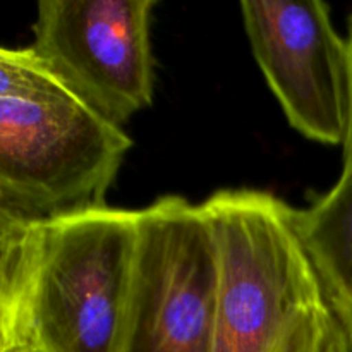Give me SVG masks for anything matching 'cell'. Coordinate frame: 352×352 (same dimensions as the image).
Wrapping results in <instances>:
<instances>
[{"mask_svg": "<svg viewBox=\"0 0 352 352\" xmlns=\"http://www.w3.org/2000/svg\"><path fill=\"white\" fill-rule=\"evenodd\" d=\"M133 146L31 47L0 50V215L36 222L105 205Z\"/></svg>", "mask_w": 352, "mask_h": 352, "instance_id": "3", "label": "cell"}, {"mask_svg": "<svg viewBox=\"0 0 352 352\" xmlns=\"http://www.w3.org/2000/svg\"><path fill=\"white\" fill-rule=\"evenodd\" d=\"M254 58L289 124L313 141L344 144L351 116L349 47L320 0L241 3Z\"/></svg>", "mask_w": 352, "mask_h": 352, "instance_id": "6", "label": "cell"}, {"mask_svg": "<svg viewBox=\"0 0 352 352\" xmlns=\"http://www.w3.org/2000/svg\"><path fill=\"white\" fill-rule=\"evenodd\" d=\"M136 248L138 210L0 215V351L120 352Z\"/></svg>", "mask_w": 352, "mask_h": 352, "instance_id": "1", "label": "cell"}, {"mask_svg": "<svg viewBox=\"0 0 352 352\" xmlns=\"http://www.w3.org/2000/svg\"><path fill=\"white\" fill-rule=\"evenodd\" d=\"M301 239L337 308L352 302V174L308 208L296 210Z\"/></svg>", "mask_w": 352, "mask_h": 352, "instance_id": "7", "label": "cell"}, {"mask_svg": "<svg viewBox=\"0 0 352 352\" xmlns=\"http://www.w3.org/2000/svg\"><path fill=\"white\" fill-rule=\"evenodd\" d=\"M342 318H344V323H346L347 327V332H349V337H351V342H352V302L349 306H346V308L342 309Z\"/></svg>", "mask_w": 352, "mask_h": 352, "instance_id": "9", "label": "cell"}, {"mask_svg": "<svg viewBox=\"0 0 352 352\" xmlns=\"http://www.w3.org/2000/svg\"><path fill=\"white\" fill-rule=\"evenodd\" d=\"M349 47V71H351V116H349V129H347L346 141H344V155H342V174L340 177L352 174V21H351V34L347 40Z\"/></svg>", "mask_w": 352, "mask_h": 352, "instance_id": "8", "label": "cell"}, {"mask_svg": "<svg viewBox=\"0 0 352 352\" xmlns=\"http://www.w3.org/2000/svg\"><path fill=\"white\" fill-rule=\"evenodd\" d=\"M155 0H41L31 48L103 117L122 126L153 102Z\"/></svg>", "mask_w": 352, "mask_h": 352, "instance_id": "5", "label": "cell"}, {"mask_svg": "<svg viewBox=\"0 0 352 352\" xmlns=\"http://www.w3.org/2000/svg\"><path fill=\"white\" fill-rule=\"evenodd\" d=\"M199 205L220 258L215 352H352L296 208L248 188L220 189Z\"/></svg>", "mask_w": 352, "mask_h": 352, "instance_id": "2", "label": "cell"}, {"mask_svg": "<svg viewBox=\"0 0 352 352\" xmlns=\"http://www.w3.org/2000/svg\"><path fill=\"white\" fill-rule=\"evenodd\" d=\"M0 352H34V351L24 349V347H16V349H7V351H0Z\"/></svg>", "mask_w": 352, "mask_h": 352, "instance_id": "10", "label": "cell"}, {"mask_svg": "<svg viewBox=\"0 0 352 352\" xmlns=\"http://www.w3.org/2000/svg\"><path fill=\"white\" fill-rule=\"evenodd\" d=\"M220 258L201 205L162 196L138 210L120 352H215Z\"/></svg>", "mask_w": 352, "mask_h": 352, "instance_id": "4", "label": "cell"}]
</instances>
